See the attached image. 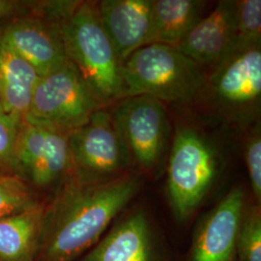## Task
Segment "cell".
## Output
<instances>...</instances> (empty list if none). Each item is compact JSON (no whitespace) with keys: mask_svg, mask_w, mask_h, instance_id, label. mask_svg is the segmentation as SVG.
<instances>
[{"mask_svg":"<svg viewBox=\"0 0 261 261\" xmlns=\"http://www.w3.org/2000/svg\"><path fill=\"white\" fill-rule=\"evenodd\" d=\"M127 173L103 182L69 178L47 199L35 261H77L101 240L140 191Z\"/></svg>","mask_w":261,"mask_h":261,"instance_id":"1","label":"cell"},{"mask_svg":"<svg viewBox=\"0 0 261 261\" xmlns=\"http://www.w3.org/2000/svg\"><path fill=\"white\" fill-rule=\"evenodd\" d=\"M68 60L103 107L125 98L122 62L108 36L97 3L77 1L59 21Z\"/></svg>","mask_w":261,"mask_h":261,"instance_id":"2","label":"cell"},{"mask_svg":"<svg viewBox=\"0 0 261 261\" xmlns=\"http://www.w3.org/2000/svg\"><path fill=\"white\" fill-rule=\"evenodd\" d=\"M125 97L147 95L160 102L194 100L206 84L202 66L175 46L149 44L133 53L122 63Z\"/></svg>","mask_w":261,"mask_h":261,"instance_id":"3","label":"cell"},{"mask_svg":"<svg viewBox=\"0 0 261 261\" xmlns=\"http://www.w3.org/2000/svg\"><path fill=\"white\" fill-rule=\"evenodd\" d=\"M213 146L197 130L178 129L169 155L168 193L179 220H186L201 204L218 173Z\"/></svg>","mask_w":261,"mask_h":261,"instance_id":"4","label":"cell"},{"mask_svg":"<svg viewBox=\"0 0 261 261\" xmlns=\"http://www.w3.org/2000/svg\"><path fill=\"white\" fill-rule=\"evenodd\" d=\"M71 176L84 182H103L129 173L133 163L111 112L103 108L70 133Z\"/></svg>","mask_w":261,"mask_h":261,"instance_id":"5","label":"cell"},{"mask_svg":"<svg viewBox=\"0 0 261 261\" xmlns=\"http://www.w3.org/2000/svg\"><path fill=\"white\" fill-rule=\"evenodd\" d=\"M102 108L68 60L60 69L39 77L23 120L70 134Z\"/></svg>","mask_w":261,"mask_h":261,"instance_id":"6","label":"cell"},{"mask_svg":"<svg viewBox=\"0 0 261 261\" xmlns=\"http://www.w3.org/2000/svg\"><path fill=\"white\" fill-rule=\"evenodd\" d=\"M69 135L25 120L20 124L15 174L46 198L53 196L71 177Z\"/></svg>","mask_w":261,"mask_h":261,"instance_id":"7","label":"cell"},{"mask_svg":"<svg viewBox=\"0 0 261 261\" xmlns=\"http://www.w3.org/2000/svg\"><path fill=\"white\" fill-rule=\"evenodd\" d=\"M112 114L132 161L145 170L157 168L168 140L162 102L147 95L129 96L117 103Z\"/></svg>","mask_w":261,"mask_h":261,"instance_id":"8","label":"cell"},{"mask_svg":"<svg viewBox=\"0 0 261 261\" xmlns=\"http://www.w3.org/2000/svg\"><path fill=\"white\" fill-rule=\"evenodd\" d=\"M3 35L37 75L45 76L68 62L59 22L28 15L0 24Z\"/></svg>","mask_w":261,"mask_h":261,"instance_id":"9","label":"cell"},{"mask_svg":"<svg viewBox=\"0 0 261 261\" xmlns=\"http://www.w3.org/2000/svg\"><path fill=\"white\" fill-rule=\"evenodd\" d=\"M241 186L232 188L199 222L189 261H238L236 234L246 203Z\"/></svg>","mask_w":261,"mask_h":261,"instance_id":"10","label":"cell"},{"mask_svg":"<svg viewBox=\"0 0 261 261\" xmlns=\"http://www.w3.org/2000/svg\"><path fill=\"white\" fill-rule=\"evenodd\" d=\"M209 83L216 100L224 108L234 112L250 110L260 100V46L227 56L215 67Z\"/></svg>","mask_w":261,"mask_h":261,"instance_id":"11","label":"cell"},{"mask_svg":"<svg viewBox=\"0 0 261 261\" xmlns=\"http://www.w3.org/2000/svg\"><path fill=\"white\" fill-rule=\"evenodd\" d=\"M236 42L235 1H220L175 47L200 66H218L233 53Z\"/></svg>","mask_w":261,"mask_h":261,"instance_id":"12","label":"cell"},{"mask_svg":"<svg viewBox=\"0 0 261 261\" xmlns=\"http://www.w3.org/2000/svg\"><path fill=\"white\" fill-rule=\"evenodd\" d=\"M153 0H103L97 3L101 22L122 63L148 45Z\"/></svg>","mask_w":261,"mask_h":261,"instance_id":"13","label":"cell"},{"mask_svg":"<svg viewBox=\"0 0 261 261\" xmlns=\"http://www.w3.org/2000/svg\"><path fill=\"white\" fill-rule=\"evenodd\" d=\"M77 261H159L147 216L128 215Z\"/></svg>","mask_w":261,"mask_h":261,"instance_id":"14","label":"cell"},{"mask_svg":"<svg viewBox=\"0 0 261 261\" xmlns=\"http://www.w3.org/2000/svg\"><path fill=\"white\" fill-rule=\"evenodd\" d=\"M39 77L10 46L0 27V101L5 112L24 118Z\"/></svg>","mask_w":261,"mask_h":261,"instance_id":"15","label":"cell"},{"mask_svg":"<svg viewBox=\"0 0 261 261\" xmlns=\"http://www.w3.org/2000/svg\"><path fill=\"white\" fill-rule=\"evenodd\" d=\"M46 202L0 218V261H35Z\"/></svg>","mask_w":261,"mask_h":261,"instance_id":"16","label":"cell"},{"mask_svg":"<svg viewBox=\"0 0 261 261\" xmlns=\"http://www.w3.org/2000/svg\"><path fill=\"white\" fill-rule=\"evenodd\" d=\"M205 6L198 0H153L148 45L176 46L204 17Z\"/></svg>","mask_w":261,"mask_h":261,"instance_id":"17","label":"cell"},{"mask_svg":"<svg viewBox=\"0 0 261 261\" xmlns=\"http://www.w3.org/2000/svg\"><path fill=\"white\" fill-rule=\"evenodd\" d=\"M238 261H261L260 205L247 200L236 234Z\"/></svg>","mask_w":261,"mask_h":261,"instance_id":"18","label":"cell"},{"mask_svg":"<svg viewBox=\"0 0 261 261\" xmlns=\"http://www.w3.org/2000/svg\"><path fill=\"white\" fill-rule=\"evenodd\" d=\"M47 199L18 176L0 173V218L28 210Z\"/></svg>","mask_w":261,"mask_h":261,"instance_id":"19","label":"cell"},{"mask_svg":"<svg viewBox=\"0 0 261 261\" xmlns=\"http://www.w3.org/2000/svg\"><path fill=\"white\" fill-rule=\"evenodd\" d=\"M236 4V42L234 51L259 47L261 42V1L241 0ZM232 53V54H233Z\"/></svg>","mask_w":261,"mask_h":261,"instance_id":"20","label":"cell"},{"mask_svg":"<svg viewBox=\"0 0 261 261\" xmlns=\"http://www.w3.org/2000/svg\"><path fill=\"white\" fill-rule=\"evenodd\" d=\"M22 120L17 115L0 112V173L16 175V148Z\"/></svg>","mask_w":261,"mask_h":261,"instance_id":"21","label":"cell"},{"mask_svg":"<svg viewBox=\"0 0 261 261\" xmlns=\"http://www.w3.org/2000/svg\"><path fill=\"white\" fill-rule=\"evenodd\" d=\"M246 163L255 202L261 199V140L259 132H255L246 144Z\"/></svg>","mask_w":261,"mask_h":261,"instance_id":"22","label":"cell"},{"mask_svg":"<svg viewBox=\"0 0 261 261\" xmlns=\"http://www.w3.org/2000/svg\"><path fill=\"white\" fill-rule=\"evenodd\" d=\"M35 1L0 0V24L12 19L34 15Z\"/></svg>","mask_w":261,"mask_h":261,"instance_id":"23","label":"cell"},{"mask_svg":"<svg viewBox=\"0 0 261 261\" xmlns=\"http://www.w3.org/2000/svg\"><path fill=\"white\" fill-rule=\"evenodd\" d=\"M0 112H5V110H4V108H3V106H2L1 101H0Z\"/></svg>","mask_w":261,"mask_h":261,"instance_id":"24","label":"cell"}]
</instances>
